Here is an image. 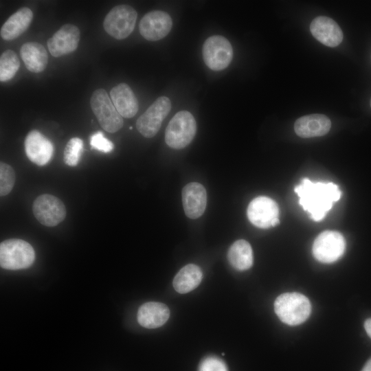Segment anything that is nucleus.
<instances>
[{
  "label": "nucleus",
  "mask_w": 371,
  "mask_h": 371,
  "mask_svg": "<svg viewBox=\"0 0 371 371\" xmlns=\"http://www.w3.org/2000/svg\"><path fill=\"white\" fill-rule=\"evenodd\" d=\"M294 190L300 198V205L315 221H322L333 203L341 197V191L336 184L313 183L308 178H304Z\"/></svg>",
  "instance_id": "obj_1"
},
{
  "label": "nucleus",
  "mask_w": 371,
  "mask_h": 371,
  "mask_svg": "<svg viewBox=\"0 0 371 371\" xmlns=\"http://www.w3.org/2000/svg\"><path fill=\"white\" fill-rule=\"evenodd\" d=\"M274 310L278 318L290 326L299 325L305 322L311 311L308 299L299 293H285L275 300Z\"/></svg>",
  "instance_id": "obj_2"
},
{
  "label": "nucleus",
  "mask_w": 371,
  "mask_h": 371,
  "mask_svg": "<svg viewBox=\"0 0 371 371\" xmlns=\"http://www.w3.org/2000/svg\"><path fill=\"white\" fill-rule=\"evenodd\" d=\"M196 133V123L192 114L181 111L169 122L165 131V142L172 148L182 149L190 144Z\"/></svg>",
  "instance_id": "obj_3"
},
{
  "label": "nucleus",
  "mask_w": 371,
  "mask_h": 371,
  "mask_svg": "<svg viewBox=\"0 0 371 371\" xmlns=\"http://www.w3.org/2000/svg\"><path fill=\"white\" fill-rule=\"evenodd\" d=\"M34 259L33 247L23 240L8 239L0 244V265L3 269H26L32 265Z\"/></svg>",
  "instance_id": "obj_4"
},
{
  "label": "nucleus",
  "mask_w": 371,
  "mask_h": 371,
  "mask_svg": "<svg viewBox=\"0 0 371 371\" xmlns=\"http://www.w3.org/2000/svg\"><path fill=\"white\" fill-rule=\"evenodd\" d=\"M90 104L104 130L109 133H115L123 126L122 117L104 89H98L93 91L90 99Z\"/></svg>",
  "instance_id": "obj_5"
},
{
  "label": "nucleus",
  "mask_w": 371,
  "mask_h": 371,
  "mask_svg": "<svg viewBox=\"0 0 371 371\" xmlns=\"http://www.w3.org/2000/svg\"><path fill=\"white\" fill-rule=\"evenodd\" d=\"M137 17V12L133 7L127 4L118 5L107 13L103 27L113 38L124 39L133 31Z\"/></svg>",
  "instance_id": "obj_6"
},
{
  "label": "nucleus",
  "mask_w": 371,
  "mask_h": 371,
  "mask_svg": "<svg viewBox=\"0 0 371 371\" xmlns=\"http://www.w3.org/2000/svg\"><path fill=\"white\" fill-rule=\"evenodd\" d=\"M202 55L204 63L210 69L221 71L230 64L233 58V49L226 38L214 35L204 42Z\"/></svg>",
  "instance_id": "obj_7"
},
{
  "label": "nucleus",
  "mask_w": 371,
  "mask_h": 371,
  "mask_svg": "<svg viewBox=\"0 0 371 371\" xmlns=\"http://www.w3.org/2000/svg\"><path fill=\"white\" fill-rule=\"evenodd\" d=\"M346 242L342 234L337 231L322 232L315 239L312 253L318 261L332 263L339 259L344 253Z\"/></svg>",
  "instance_id": "obj_8"
},
{
  "label": "nucleus",
  "mask_w": 371,
  "mask_h": 371,
  "mask_svg": "<svg viewBox=\"0 0 371 371\" xmlns=\"http://www.w3.org/2000/svg\"><path fill=\"white\" fill-rule=\"evenodd\" d=\"M170 109V100L166 96L159 97L137 119V131L146 138L153 137L159 131Z\"/></svg>",
  "instance_id": "obj_9"
},
{
  "label": "nucleus",
  "mask_w": 371,
  "mask_h": 371,
  "mask_svg": "<svg viewBox=\"0 0 371 371\" xmlns=\"http://www.w3.org/2000/svg\"><path fill=\"white\" fill-rule=\"evenodd\" d=\"M32 211L38 221L47 227L57 225L66 216L63 203L55 196L48 194H42L36 199Z\"/></svg>",
  "instance_id": "obj_10"
},
{
  "label": "nucleus",
  "mask_w": 371,
  "mask_h": 371,
  "mask_svg": "<svg viewBox=\"0 0 371 371\" xmlns=\"http://www.w3.org/2000/svg\"><path fill=\"white\" fill-rule=\"evenodd\" d=\"M172 26V19L167 12L153 10L142 18L139 30L145 39L157 41L166 37L170 32Z\"/></svg>",
  "instance_id": "obj_11"
},
{
  "label": "nucleus",
  "mask_w": 371,
  "mask_h": 371,
  "mask_svg": "<svg viewBox=\"0 0 371 371\" xmlns=\"http://www.w3.org/2000/svg\"><path fill=\"white\" fill-rule=\"evenodd\" d=\"M247 215L256 227L267 229L271 227L272 221L278 218L279 207L275 201L267 196H258L249 204Z\"/></svg>",
  "instance_id": "obj_12"
},
{
  "label": "nucleus",
  "mask_w": 371,
  "mask_h": 371,
  "mask_svg": "<svg viewBox=\"0 0 371 371\" xmlns=\"http://www.w3.org/2000/svg\"><path fill=\"white\" fill-rule=\"evenodd\" d=\"M80 41V30L73 24H65L47 41V47L54 57H60L74 52Z\"/></svg>",
  "instance_id": "obj_13"
},
{
  "label": "nucleus",
  "mask_w": 371,
  "mask_h": 371,
  "mask_svg": "<svg viewBox=\"0 0 371 371\" xmlns=\"http://www.w3.org/2000/svg\"><path fill=\"white\" fill-rule=\"evenodd\" d=\"M24 145L28 159L39 166L47 164L53 155V144L38 131L33 130L28 133Z\"/></svg>",
  "instance_id": "obj_14"
},
{
  "label": "nucleus",
  "mask_w": 371,
  "mask_h": 371,
  "mask_svg": "<svg viewBox=\"0 0 371 371\" xmlns=\"http://www.w3.org/2000/svg\"><path fill=\"white\" fill-rule=\"evenodd\" d=\"M310 31L315 38L330 47L339 45L344 38L339 25L332 19L319 16L311 23Z\"/></svg>",
  "instance_id": "obj_15"
},
{
  "label": "nucleus",
  "mask_w": 371,
  "mask_h": 371,
  "mask_svg": "<svg viewBox=\"0 0 371 371\" xmlns=\"http://www.w3.org/2000/svg\"><path fill=\"white\" fill-rule=\"evenodd\" d=\"M182 203L186 215L197 218L203 215L207 205V193L203 185L192 182L182 190Z\"/></svg>",
  "instance_id": "obj_16"
},
{
  "label": "nucleus",
  "mask_w": 371,
  "mask_h": 371,
  "mask_svg": "<svg viewBox=\"0 0 371 371\" xmlns=\"http://www.w3.org/2000/svg\"><path fill=\"white\" fill-rule=\"evenodd\" d=\"M330 127V119L319 113L302 116L294 124L295 133L302 138L323 136L329 132Z\"/></svg>",
  "instance_id": "obj_17"
},
{
  "label": "nucleus",
  "mask_w": 371,
  "mask_h": 371,
  "mask_svg": "<svg viewBox=\"0 0 371 371\" xmlns=\"http://www.w3.org/2000/svg\"><path fill=\"white\" fill-rule=\"evenodd\" d=\"M110 96L113 105L122 117L131 118L137 113V99L127 84L120 83L113 87Z\"/></svg>",
  "instance_id": "obj_18"
},
{
  "label": "nucleus",
  "mask_w": 371,
  "mask_h": 371,
  "mask_svg": "<svg viewBox=\"0 0 371 371\" xmlns=\"http://www.w3.org/2000/svg\"><path fill=\"white\" fill-rule=\"evenodd\" d=\"M170 317L168 307L161 302H149L138 309L137 321L146 328H156L164 325Z\"/></svg>",
  "instance_id": "obj_19"
},
{
  "label": "nucleus",
  "mask_w": 371,
  "mask_h": 371,
  "mask_svg": "<svg viewBox=\"0 0 371 371\" xmlns=\"http://www.w3.org/2000/svg\"><path fill=\"white\" fill-rule=\"evenodd\" d=\"M33 19L32 11L24 7L12 14L1 27V37L12 41L20 36L29 27Z\"/></svg>",
  "instance_id": "obj_20"
},
{
  "label": "nucleus",
  "mask_w": 371,
  "mask_h": 371,
  "mask_svg": "<svg viewBox=\"0 0 371 371\" xmlns=\"http://www.w3.org/2000/svg\"><path fill=\"white\" fill-rule=\"evenodd\" d=\"M20 56L26 68L34 73L43 71L47 67L48 56L45 48L37 42H27L20 49Z\"/></svg>",
  "instance_id": "obj_21"
},
{
  "label": "nucleus",
  "mask_w": 371,
  "mask_h": 371,
  "mask_svg": "<svg viewBox=\"0 0 371 371\" xmlns=\"http://www.w3.org/2000/svg\"><path fill=\"white\" fill-rule=\"evenodd\" d=\"M203 278L199 267L189 264L181 268L173 280V287L179 293H186L198 286Z\"/></svg>",
  "instance_id": "obj_22"
},
{
  "label": "nucleus",
  "mask_w": 371,
  "mask_h": 371,
  "mask_svg": "<svg viewBox=\"0 0 371 371\" xmlns=\"http://www.w3.org/2000/svg\"><path fill=\"white\" fill-rule=\"evenodd\" d=\"M229 264L238 271L249 269L253 265V251L250 244L245 240L235 241L227 252Z\"/></svg>",
  "instance_id": "obj_23"
},
{
  "label": "nucleus",
  "mask_w": 371,
  "mask_h": 371,
  "mask_svg": "<svg viewBox=\"0 0 371 371\" xmlns=\"http://www.w3.org/2000/svg\"><path fill=\"white\" fill-rule=\"evenodd\" d=\"M20 67L17 54L11 49L4 51L0 56V81L11 80Z\"/></svg>",
  "instance_id": "obj_24"
},
{
  "label": "nucleus",
  "mask_w": 371,
  "mask_h": 371,
  "mask_svg": "<svg viewBox=\"0 0 371 371\" xmlns=\"http://www.w3.org/2000/svg\"><path fill=\"white\" fill-rule=\"evenodd\" d=\"M83 150V142L78 137L70 139L64 150L63 159L69 166H76L80 160Z\"/></svg>",
  "instance_id": "obj_25"
},
{
  "label": "nucleus",
  "mask_w": 371,
  "mask_h": 371,
  "mask_svg": "<svg viewBox=\"0 0 371 371\" xmlns=\"http://www.w3.org/2000/svg\"><path fill=\"white\" fill-rule=\"evenodd\" d=\"M15 181V174L13 168L8 164H0V194L5 196L12 190Z\"/></svg>",
  "instance_id": "obj_26"
},
{
  "label": "nucleus",
  "mask_w": 371,
  "mask_h": 371,
  "mask_svg": "<svg viewBox=\"0 0 371 371\" xmlns=\"http://www.w3.org/2000/svg\"><path fill=\"white\" fill-rule=\"evenodd\" d=\"M90 145L93 148L105 153L111 152L114 148L113 144L101 131L95 132L90 137Z\"/></svg>",
  "instance_id": "obj_27"
},
{
  "label": "nucleus",
  "mask_w": 371,
  "mask_h": 371,
  "mask_svg": "<svg viewBox=\"0 0 371 371\" xmlns=\"http://www.w3.org/2000/svg\"><path fill=\"white\" fill-rule=\"evenodd\" d=\"M199 371H228L223 360L216 357H207L202 360Z\"/></svg>",
  "instance_id": "obj_28"
},
{
  "label": "nucleus",
  "mask_w": 371,
  "mask_h": 371,
  "mask_svg": "<svg viewBox=\"0 0 371 371\" xmlns=\"http://www.w3.org/2000/svg\"><path fill=\"white\" fill-rule=\"evenodd\" d=\"M364 328L368 335L371 338V318H369L365 321Z\"/></svg>",
  "instance_id": "obj_29"
},
{
  "label": "nucleus",
  "mask_w": 371,
  "mask_h": 371,
  "mask_svg": "<svg viewBox=\"0 0 371 371\" xmlns=\"http://www.w3.org/2000/svg\"><path fill=\"white\" fill-rule=\"evenodd\" d=\"M361 371H371V358L366 362Z\"/></svg>",
  "instance_id": "obj_30"
},
{
  "label": "nucleus",
  "mask_w": 371,
  "mask_h": 371,
  "mask_svg": "<svg viewBox=\"0 0 371 371\" xmlns=\"http://www.w3.org/2000/svg\"><path fill=\"white\" fill-rule=\"evenodd\" d=\"M280 223V220L278 218H275L271 223V227H275Z\"/></svg>",
  "instance_id": "obj_31"
},
{
  "label": "nucleus",
  "mask_w": 371,
  "mask_h": 371,
  "mask_svg": "<svg viewBox=\"0 0 371 371\" xmlns=\"http://www.w3.org/2000/svg\"><path fill=\"white\" fill-rule=\"evenodd\" d=\"M370 107H371V98H370Z\"/></svg>",
  "instance_id": "obj_32"
}]
</instances>
